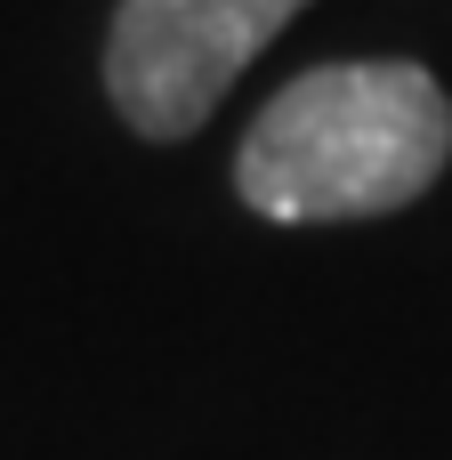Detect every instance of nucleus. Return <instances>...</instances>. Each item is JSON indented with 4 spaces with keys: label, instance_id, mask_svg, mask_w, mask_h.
<instances>
[{
    "label": "nucleus",
    "instance_id": "nucleus-1",
    "mask_svg": "<svg viewBox=\"0 0 452 460\" xmlns=\"http://www.w3.org/2000/svg\"><path fill=\"white\" fill-rule=\"evenodd\" d=\"M445 162L452 97L437 73L412 57H364L283 81L235 154V186L275 226H340L421 202Z\"/></svg>",
    "mask_w": 452,
    "mask_h": 460
},
{
    "label": "nucleus",
    "instance_id": "nucleus-2",
    "mask_svg": "<svg viewBox=\"0 0 452 460\" xmlns=\"http://www.w3.org/2000/svg\"><path fill=\"white\" fill-rule=\"evenodd\" d=\"M299 8L307 0H121L105 32L113 113L154 146L194 137Z\"/></svg>",
    "mask_w": 452,
    "mask_h": 460
}]
</instances>
